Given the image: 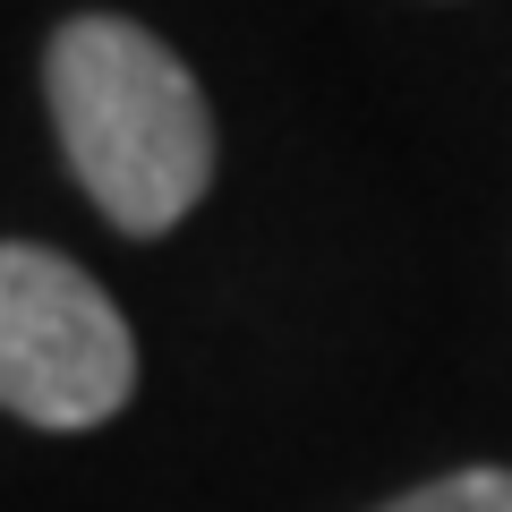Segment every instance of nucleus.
Listing matches in <instances>:
<instances>
[{
    "label": "nucleus",
    "instance_id": "3",
    "mask_svg": "<svg viewBox=\"0 0 512 512\" xmlns=\"http://www.w3.org/2000/svg\"><path fill=\"white\" fill-rule=\"evenodd\" d=\"M376 512H512V470H495V461L444 470V478H427V487L393 495V504H376Z\"/></svg>",
    "mask_w": 512,
    "mask_h": 512
},
{
    "label": "nucleus",
    "instance_id": "2",
    "mask_svg": "<svg viewBox=\"0 0 512 512\" xmlns=\"http://www.w3.org/2000/svg\"><path fill=\"white\" fill-rule=\"evenodd\" d=\"M128 393L137 333L111 291L35 239H0V410L43 436H86L120 419Z\"/></svg>",
    "mask_w": 512,
    "mask_h": 512
},
{
    "label": "nucleus",
    "instance_id": "1",
    "mask_svg": "<svg viewBox=\"0 0 512 512\" xmlns=\"http://www.w3.org/2000/svg\"><path fill=\"white\" fill-rule=\"evenodd\" d=\"M43 94L94 214L128 239H163L214 188V111L188 60L137 18L86 9L43 43Z\"/></svg>",
    "mask_w": 512,
    "mask_h": 512
}]
</instances>
